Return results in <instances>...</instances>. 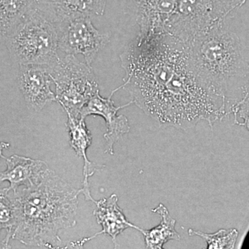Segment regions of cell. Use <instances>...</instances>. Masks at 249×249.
I'll list each match as a JSON object with an SVG mask.
<instances>
[{
    "instance_id": "cell-16",
    "label": "cell",
    "mask_w": 249,
    "mask_h": 249,
    "mask_svg": "<svg viewBox=\"0 0 249 249\" xmlns=\"http://www.w3.org/2000/svg\"><path fill=\"white\" fill-rule=\"evenodd\" d=\"M36 2L37 0H0L1 40L20 24Z\"/></svg>"
},
{
    "instance_id": "cell-7",
    "label": "cell",
    "mask_w": 249,
    "mask_h": 249,
    "mask_svg": "<svg viewBox=\"0 0 249 249\" xmlns=\"http://www.w3.org/2000/svg\"><path fill=\"white\" fill-rule=\"evenodd\" d=\"M58 48L65 55H83L91 67L98 54L109 43V36L95 28L90 18H76L57 24Z\"/></svg>"
},
{
    "instance_id": "cell-17",
    "label": "cell",
    "mask_w": 249,
    "mask_h": 249,
    "mask_svg": "<svg viewBox=\"0 0 249 249\" xmlns=\"http://www.w3.org/2000/svg\"><path fill=\"white\" fill-rule=\"evenodd\" d=\"M190 236H199L207 244L204 249H233L238 237V231L235 229H220L214 233L209 234L188 229Z\"/></svg>"
},
{
    "instance_id": "cell-4",
    "label": "cell",
    "mask_w": 249,
    "mask_h": 249,
    "mask_svg": "<svg viewBox=\"0 0 249 249\" xmlns=\"http://www.w3.org/2000/svg\"><path fill=\"white\" fill-rule=\"evenodd\" d=\"M11 58L18 65L51 67L58 61V32L56 22L37 1L20 24L4 40Z\"/></svg>"
},
{
    "instance_id": "cell-1",
    "label": "cell",
    "mask_w": 249,
    "mask_h": 249,
    "mask_svg": "<svg viewBox=\"0 0 249 249\" xmlns=\"http://www.w3.org/2000/svg\"><path fill=\"white\" fill-rule=\"evenodd\" d=\"M123 88L134 104L160 127L188 129L201 121L210 126L229 115L224 100L204 84L192 65L186 43L164 34L133 42L120 55Z\"/></svg>"
},
{
    "instance_id": "cell-13",
    "label": "cell",
    "mask_w": 249,
    "mask_h": 249,
    "mask_svg": "<svg viewBox=\"0 0 249 249\" xmlns=\"http://www.w3.org/2000/svg\"><path fill=\"white\" fill-rule=\"evenodd\" d=\"M67 127L68 128L70 137V145L74 150L77 156L83 160V181L82 194L85 196V200L91 201L96 203V200L92 197L90 191L89 178L92 177L96 171L102 170L104 165L97 164L90 161L87 156V150L92 142V135L85 124L83 118L74 119L67 116Z\"/></svg>"
},
{
    "instance_id": "cell-10",
    "label": "cell",
    "mask_w": 249,
    "mask_h": 249,
    "mask_svg": "<svg viewBox=\"0 0 249 249\" xmlns=\"http://www.w3.org/2000/svg\"><path fill=\"white\" fill-rule=\"evenodd\" d=\"M178 0H140L137 9L139 34L137 42H146L167 34L168 23L178 7Z\"/></svg>"
},
{
    "instance_id": "cell-8",
    "label": "cell",
    "mask_w": 249,
    "mask_h": 249,
    "mask_svg": "<svg viewBox=\"0 0 249 249\" xmlns=\"http://www.w3.org/2000/svg\"><path fill=\"white\" fill-rule=\"evenodd\" d=\"M18 85L29 110L40 111L49 103L57 101L52 90L54 84L48 67L41 65H19Z\"/></svg>"
},
{
    "instance_id": "cell-20",
    "label": "cell",
    "mask_w": 249,
    "mask_h": 249,
    "mask_svg": "<svg viewBox=\"0 0 249 249\" xmlns=\"http://www.w3.org/2000/svg\"><path fill=\"white\" fill-rule=\"evenodd\" d=\"M88 242L86 238H83L81 240L73 241V242H68L64 246H53L49 245L46 247L48 249H85L84 245Z\"/></svg>"
},
{
    "instance_id": "cell-11",
    "label": "cell",
    "mask_w": 249,
    "mask_h": 249,
    "mask_svg": "<svg viewBox=\"0 0 249 249\" xmlns=\"http://www.w3.org/2000/svg\"><path fill=\"white\" fill-rule=\"evenodd\" d=\"M6 168L1 172V182L8 181V188L4 189L7 193H17L20 187H29L38 184L51 171L49 165L43 160L14 155L4 157Z\"/></svg>"
},
{
    "instance_id": "cell-6",
    "label": "cell",
    "mask_w": 249,
    "mask_h": 249,
    "mask_svg": "<svg viewBox=\"0 0 249 249\" xmlns=\"http://www.w3.org/2000/svg\"><path fill=\"white\" fill-rule=\"evenodd\" d=\"M247 0H178L167 34L186 42L196 36L226 24L227 18Z\"/></svg>"
},
{
    "instance_id": "cell-14",
    "label": "cell",
    "mask_w": 249,
    "mask_h": 249,
    "mask_svg": "<svg viewBox=\"0 0 249 249\" xmlns=\"http://www.w3.org/2000/svg\"><path fill=\"white\" fill-rule=\"evenodd\" d=\"M119 198L116 194H112L108 198H103L96 201V209L93 211V215L96 222L102 227V231L96 232L91 237H87L89 241L100 235H107L111 237L114 245L117 248L116 237L129 228L137 229L139 231L141 228L134 225L126 219L122 209L118 205Z\"/></svg>"
},
{
    "instance_id": "cell-19",
    "label": "cell",
    "mask_w": 249,
    "mask_h": 249,
    "mask_svg": "<svg viewBox=\"0 0 249 249\" xmlns=\"http://www.w3.org/2000/svg\"><path fill=\"white\" fill-rule=\"evenodd\" d=\"M232 113L235 118L237 116L242 120V122L237 123V124L244 126L249 132V95H243L240 101L232 105L230 108L229 114Z\"/></svg>"
},
{
    "instance_id": "cell-18",
    "label": "cell",
    "mask_w": 249,
    "mask_h": 249,
    "mask_svg": "<svg viewBox=\"0 0 249 249\" xmlns=\"http://www.w3.org/2000/svg\"><path fill=\"white\" fill-rule=\"evenodd\" d=\"M10 193L1 188L0 193V227L6 232H11L14 226V208Z\"/></svg>"
},
{
    "instance_id": "cell-22",
    "label": "cell",
    "mask_w": 249,
    "mask_h": 249,
    "mask_svg": "<svg viewBox=\"0 0 249 249\" xmlns=\"http://www.w3.org/2000/svg\"><path fill=\"white\" fill-rule=\"evenodd\" d=\"M244 95H249V83L248 85H246L245 89H244Z\"/></svg>"
},
{
    "instance_id": "cell-21",
    "label": "cell",
    "mask_w": 249,
    "mask_h": 249,
    "mask_svg": "<svg viewBox=\"0 0 249 249\" xmlns=\"http://www.w3.org/2000/svg\"><path fill=\"white\" fill-rule=\"evenodd\" d=\"M11 239V235L6 233L4 240L1 241V248H2V249H11V246H10L9 244Z\"/></svg>"
},
{
    "instance_id": "cell-3",
    "label": "cell",
    "mask_w": 249,
    "mask_h": 249,
    "mask_svg": "<svg viewBox=\"0 0 249 249\" xmlns=\"http://www.w3.org/2000/svg\"><path fill=\"white\" fill-rule=\"evenodd\" d=\"M198 78L214 95L228 102L232 80L245 74L240 38L226 24L185 42Z\"/></svg>"
},
{
    "instance_id": "cell-5",
    "label": "cell",
    "mask_w": 249,
    "mask_h": 249,
    "mask_svg": "<svg viewBox=\"0 0 249 249\" xmlns=\"http://www.w3.org/2000/svg\"><path fill=\"white\" fill-rule=\"evenodd\" d=\"M49 69L55 86L57 101L67 116L80 119L87 103L99 92L91 67L74 55H65Z\"/></svg>"
},
{
    "instance_id": "cell-15",
    "label": "cell",
    "mask_w": 249,
    "mask_h": 249,
    "mask_svg": "<svg viewBox=\"0 0 249 249\" xmlns=\"http://www.w3.org/2000/svg\"><path fill=\"white\" fill-rule=\"evenodd\" d=\"M152 212L160 214V224L150 230L141 229L144 236L145 249H164L163 246L170 240H181V236L175 229L176 220L170 216L164 205L160 204Z\"/></svg>"
},
{
    "instance_id": "cell-2",
    "label": "cell",
    "mask_w": 249,
    "mask_h": 249,
    "mask_svg": "<svg viewBox=\"0 0 249 249\" xmlns=\"http://www.w3.org/2000/svg\"><path fill=\"white\" fill-rule=\"evenodd\" d=\"M82 193V188H73L51 170L38 184L10 195L14 226L6 233L29 247L60 245V232L76 225L78 196Z\"/></svg>"
},
{
    "instance_id": "cell-9",
    "label": "cell",
    "mask_w": 249,
    "mask_h": 249,
    "mask_svg": "<svg viewBox=\"0 0 249 249\" xmlns=\"http://www.w3.org/2000/svg\"><path fill=\"white\" fill-rule=\"evenodd\" d=\"M113 93H111L109 98H103L99 92L96 93L81 111V118L83 119L89 116H98L105 119L107 125V132L104 134L106 152L110 155L114 154V144L130 131L127 118L122 114L119 115L118 111L134 104L133 101H131L124 106L116 107L111 99Z\"/></svg>"
},
{
    "instance_id": "cell-12",
    "label": "cell",
    "mask_w": 249,
    "mask_h": 249,
    "mask_svg": "<svg viewBox=\"0 0 249 249\" xmlns=\"http://www.w3.org/2000/svg\"><path fill=\"white\" fill-rule=\"evenodd\" d=\"M107 0H37L39 6L57 24L76 19L101 16Z\"/></svg>"
}]
</instances>
